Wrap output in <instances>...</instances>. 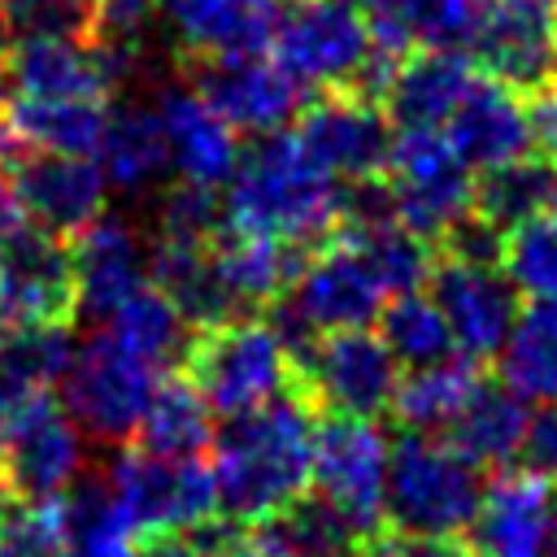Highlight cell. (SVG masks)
I'll return each instance as SVG.
<instances>
[{"mask_svg":"<svg viewBox=\"0 0 557 557\" xmlns=\"http://www.w3.org/2000/svg\"><path fill=\"white\" fill-rule=\"evenodd\" d=\"M318 426L296 396H274L248 413H235L213 440L218 509L239 522H261L305 496L313 479Z\"/></svg>","mask_w":557,"mask_h":557,"instance_id":"1","label":"cell"},{"mask_svg":"<svg viewBox=\"0 0 557 557\" xmlns=\"http://www.w3.org/2000/svg\"><path fill=\"white\" fill-rule=\"evenodd\" d=\"M348 213L344 183L326 174L292 131L261 135L252 152L239 157L222 196V226L270 235L283 244H305L335 231Z\"/></svg>","mask_w":557,"mask_h":557,"instance_id":"2","label":"cell"},{"mask_svg":"<svg viewBox=\"0 0 557 557\" xmlns=\"http://www.w3.org/2000/svg\"><path fill=\"white\" fill-rule=\"evenodd\" d=\"M270 57L305 91H383L392 57L348 0H292L278 9Z\"/></svg>","mask_w":557,"mask_h":557,"instance_id":"3","label":"cell"},{"mask_svg":"<svg viewBox=\"0 0 557 557\" xmlns=\"http://www.w3.org/2000/svg\"><path fill=\"white\" fill-rule=\"evenodd\" d=\"M296 352L283 326L261 318L209 322L187 344V383L213 413H248L287 392Z\"/></svg>","mask_w":557,"mask_h":557,"instance_id":"4","label":"cell"},{"mask_svg":"<svg viewBox=\"0 0 557 557\" xmlns=\"http://www.w3.org/2000/svg\"><path fill=\"white\" fill-rule=\"evenodd\" d=\"M157 383H161V366L135 352L131 344H122L104 326L78 348H70V361L57 379L61 409L74 418L83 435L104 444H131L139 435Z\"/></svg>","mask_w":557,"mask_h":557,"instance_id":"5","label":"cell"},{"mask_svg":"<svg viewBox=\"0 0 557 557\" xmlns=\"http://www.w3.org/2000/svg\"><path fill=\"white\" fill-rule=\"evenodd\" d=\"M479 496H483L479 466L457 444L431 431H409L400 444H392L387 496H383V518H392V527L457 535L470 527Z\"/></svg>","mask_w":557,"mask_h":557,"instance_id":"6","label":"cell"},{"mask_svg":"<svg viewBox=\"0 0 557 557\" xmlns=\"http://www.w3.org/2000/svg\"><path fill=\"white\" fill-rule=\"evenodd\" d=\"M387 209L413 235L435 239L453 235L474 213V170L457 157L444 131L435 126H400L387 144Z\"/></svg>","mask_w":557,"mask_h":557,"instance_id":"7","label":"cell"},{"mask_svg":"<svg viewBox=\"0 0 557 557\" xmlns=\"http://www.w3.org/2000/svg\"><path fill=\"white\" fill-rule=\"evenodd\" d=\"M104 483L144 540H178L218 513L213 470L200 457H170L135 444L113 457Z\"/></svg>","mask_w":557,"mask_h":557,"instance_id":"8","label":"cell"},{"mask_svg":"<svg viewBox=\"0 0 557 557\" xmlns=\"http://www.w3.org/2000/svg\"><path fill=\"white\" fill-rule=\"evenodd\" d=\"M387 287L383 278L370 270V261L361 257V248L335 226V235L326 239L322 252H313L309 261H300L292 287H287V305H283V322L296 335H326V331H348V326H370L379 318V309L387 305Z\"/></svg>","mask_w":557,"mask_h":557,"instance_id":"9","label":"cell"},{"mask_svg":"<svg viewBox=\"0 0 557 557\" xmlns=\"http://www.w3.org/2000/svg\"><path fill=\"white\" fill-rule=\"evenodd\" d=\"M392 444L370 418H331L313 440V487L318 500L352 531L370 535L383 522Z\"/></svg>","mask_w":557,"mask_h":557,"instance_id":"10","label":"cell"},{"mask_svg":"<svg viewBox=\"0 0 557 557\" xmlns=\"http://www.w3.org/2000/svg\"><path fill=\"white\" fill-rule=\"evenodd\" d=\"M300 383L335 418H374L392 409L400 361L370 326L326 331L313 335L309 348L300 352Z\"/></svg>","mask_w":557,"mask_h":557,"instance_id":"11","label":"cell"},{"mask_svg":"<svg viewBox=\"0 0 557 557\" xmlns=\"http://www.w3.org/2000/svg\"><path fill=\"white\" fill-rule=\"evenodd\" d=\"M431 296L453 331L457 352L483 361L496 357L505 344L513 318H518V292L505 278L496 257L461 252L453 248L440 265H431Z\"/></svg>","mask_w":557,"mask_h":557,"instance_id":"12","label":"cell"},{"mask_svg":"<svg viewBox=\"0 0 557 557\" xmlns=\"http://www.w3.org/2000/svg\"><path fill=\"white\" fill-rule=\"evenodd\" d=\"M470 57L479 74L513 91H540L557 78V0H483Z\"/></svg>","mask_w":557,"mask_h":557,"instance_id":"13","label":"cell"},{"mask_svg":"<svg viewBox=\"0 0 557 557\" xmlns=\"http://www.w3.org/2000/svg\"><path fill=\"white\" fill-rule=\"evenodd\" d=\"M292 135L326 174L357 187L383 174L387 144H392V131L374 109V96H361V91H322L313 104L296 113Z\"/></svg>","mask_w":557,"mask_h":557,"instance_id":"14","label":"cell"},{"mask_svg":"<svg viewBox=\"0 0 557 557\" xmlns=\"http://www.w3.org/2000/svg\"><path fill=\"white\" fill-rule=\"evenodd\" d=\"M83 474V431L48 396L22 409L0 435V479L13 496L52 500Z\"/></svg>","mask_w":557,"mask_h":557,"instance_id":"15","label":"cell"},{"mask_svg":"<svg viewBox=\"0 0 557 557\" xmlns=\"http://www.w3.org/2000/svg\"><path fill=\"white\" fill-rule=\"evenodd\" d=\"M9 96L44 100H109L126 74V52L91 39H17L4 52Z\"/></svg>","mask_w":557,"mask_h":557,"instance_id":"16","label":"cell"},{"mask_svg":"<svg viewBox=\"0 0 557 557\" xmlns=\"http://www.w3.org/2000/svg\"><path fill=\"white\" fill-rule=\"evenodd\" d=\"M9 196L26 222L70 239L104 213V174L96 157H65V152H35L9 165Z\"/></svg>","mask_w":557,"mask_h":557,"instance_id":"17","label":"cell"},{"mask_svg":"<svg viewBox=\"0 0 557 557\" xmlns=\"http://www.w3.org/2000/svg\"><path fill=\"white\" fill-rule=\"evenodd\" d=\"M74 313V257L61 235L17 222L0 252V322H65Z\"/></svg>","mask_w":557,"mask_h":557,"instance_id":"18","label":"cell"},{"mask_svg":"<svg viewBox=\"0 0 557 557\" xmlns=\"http://www.w3.org/2000/svg\"><path fill=\"white\" fill-rule=\"evenodd\" d=\"M196 87L235 135H257V139L296 122L305 104V87L270 52L213 61L205 65V78Z\"/></svg>","mask_w":557,"mask_h":557,"instance_id":"19","label":"cell"},{"mask_svg":"<svg viewBox=\"0 0 557 557\" xmlns=\"http://www.w3.org/2000/svg\"><path fill=\"white\" fill-rule=\"evenodd\" d=\"M440 131L448 135V144L457 148V157L470 170H479V174L535 152L527 96L513 91L509 83L487 78V74H474L470 78L466 96L457 100V109L448 113V122Z\"/></svg>","mask_w":557,"mask_h":557,"instance_id":"20","label":"cell"},{"mask_svg":"<svg viewBox=\"0 0 557 557\" xmlns=\"http://www.w3.org/2000/svg\"><path fill=\"white\" fill-rule=\"evenodd\" d=\"M553 522V483L535 470H505L483 487L479 509L470 518V540L479 557H544Z\"/></svg>","mask_w":557,"mask_h":557,"instance_id":"21","label":"cell"},{"mask_svg":"<svg viewBox=\"0 0 557 557\" xmlns=\"http://www.w3.org/2000/svg\"><path fill=\"white\" fill-rule=\"evenodd\" d=\"M165 148H170V174L187 187L218 191L239 165V135L218 117V109L200 96V87H170L152 104Z\"/></svg>","mask_w":557,"mask_h":557,"instance_id":"22","label":"cell"},{"mask_svg":"<svg viewBox=\"0 0 557 557\" xmlns=\"http://www.w3.org/2000/svg\"><path fill=\"white\" fill-rule=\"evenodd\" d=\"M278 22V0H161V26L191 61H231L265 52Z\"/></svg>","mask_w":557,"mask_h":557,"instance_id":"23","label":"cell"},{"mask_svg":"<svg viewBox=\"0 0 557 557\" xmlns=\"http://www.w3.org/2000/svg\"><path fill=\"white\" fill-rule=\"evenodd\" d=\"M74 239V309L104 322L126 296L148 283V244L109 213H100Z\"/></svg>","mask_w":557,"mask_h":557,"instance_id":"24","label":"cell"},{"mask_svg":"<svg viewBox=\"0 0 557 557\" xmlns=\"http://www.w3.org/2000/svg\"><path fill=\"white\" fill-rule=\"evenodd\" d=\"M209 261H213V283L226 318L283 300L300 270L296 244L248 235V231H218V239L209 244Z\"/></svg>","mask_w":557,"mask_h":557,"instance_id":"25","label":"cell"},{"mask_svg":"<svg viewBox=\"0 0 557 557\" xmlns=\"http://www.w3.org/2000/svg\"><path fill=\"white\" fill-rule=\"evenodd\" d=\"M479 70L457 48H413L400 61H392L383 78V100L396 117V126H444L457 100L466 96L470 78Z\"/></svg>","mask_w":557,"mask_h":557,"instance_id":"26","label":"cell"},{"mask_svg":"<svg viewBox=\"0 0 557 557\" xmlns=\"http://www.w3.org/2000/svg\"><path fill=\"white\" fill-rule=\"evenodd\" d=\"M387 57L413 48H466L483 0H348Z\"/></svg>","mask_w":557,"mask_h":557,"instance_id":"27","label":"cell"},{"mask_svg":"<svg viewBox=\"0 0 557 557\" xmlns=\"http://www.w3.org/2000/svg\"><path fill=\"white\" fill-rule=\"evenodd\" d=\"M70 348L65 322H0V435L57 387Z\"/></svg>","mask_w":557,"mask_h":557,"instance_id":"28","label":"cell"},{"mask_svg":"<svg viewBox=\"0 0 557 557\" xmlns=\"http://www.w3.org/2000/svg\"><path fill=\"white\" fill-rule=\"evenodd\" d=\"M109 104L104 100H44V96H9L0 104V122L9 144L35 152L96 157Z\"/></svg>","mask_w":557,"mask_h":557,"instance_id":"29","label":"cell"},{"mask_svg":"<svg viewBox=\"0 0 557 557\" xmlns=\"http://www.w3.org/2000/svg\"><path fill=\"white\" fill-rule=\"evenodd\" d=\"M96 165L109 187L117 191H148L170 174V148L157 122V109L148 104H126L109 109L100 144H96Z\"/></svg>","mask_w":557,"mask_h":557,"instance_id":"30","label":"cell"},{"mask_svg":"<svg viewBox=\"0 0 557 557\" xmlns=\"http://www.w3.org/2000/svg\"><path fill=\"white\" fill-rule=\"evenodd\" d=\"M496 370L500 387L522 405L557 400V305L531 300L518 309L505 344L496 348Z\"/></svg>","mask_w":557,"mask_h":557,"instance_id":"31","label":"cell"},{"mask_svg":"<svg viewBox=\"0 0 557 557\" xmlns=\"http://www.w3.org/2000/svg\"><path fill=\"white\" fill-rule=\"evenodd\" d=\"M483 374H479V361L466 357V352H453L444 361H431V366H413L409 374H400L396 383V396H392V409L400 413V422L409 431H448L453 418L466 409V400L479 392Z\"/></svg>","mask_w":557,"mask_h":557,"instance_id":"32","label":"cell"},{"mask_svg":"<svg viewBox=\"0 0 557 557\" xmlns=\"http://www.w3.org/2000/svg\"><path fill=\"white\" fill-rule=\"evenodd\" d=\"M65 553L70 557H135L144 535L109 492V483H74L61 492Z\"/></svg>","mask_w":557,"mask_h":557,"instance_id":"33","label":"cell"},{"mask_svg":"<svg viewBox=\"0 0 557 557\" xmlns=\"http://www.w3.org/2000/svg\"><path fill=\"white\" fill-rule=\"evenodd\" d=\"M527 405L492 383H479V392L466 400V409L448 426V444H457L474 466H500L522 448L527 435Z\"/></svg>","mask_w":557,"mask_h":557,"instance_id":"34","label":"cell"},{"mask_svg":"<svg viewBox=\"0 0 557 557\" xmlns=\"http://www.w3.org/2000/svg\"><path fill=\"white\" fill-rule=\"evenodd\" d=\"M553 200H557L553 165H544L535 152L518 157L509 165L483 170V178L474 183V218H483L492 231H509V226L553 209Z\"/></svg>","mask_w":557,"mask_h":557,"instance_id":"35","label":"cell"},{"mask_svg":"<svg viewBox=\"0 0 557 557\" xmlns=\"http://www.w3.org/2000/svg\"><path fill=\"white\" fill-rule=\"evenodd\" d=\"M213 409L187 379H161L139 422V444L170 457H200L213 440Z\"/></svg>","mask_w":557,"mask_h":557,"instance_id":"36","label":"cell"},{"mask_svg":"<svg viewBox=\"0 0 557 557\" xmlns=\"http://www.w3.org/2000/svg\"><path fill=\"white\" fill-rule=\"evenodd\" d=\"M352 531L322 500H292L287 509L257 522L261 557H352Z\"/></svg>","mask_w":557,"mask_h":557,"instance_id":"37","label":"cell"},{"mask_svg":"<svg viewBox=\"0 0 557 557\" xmlns=\"http://www.w3.org/2000/svg\"><path fill=\"white\" fill-rule=\"evenodd\" d=\"M379 335L383 344L392 348V357L400 366H431V361H444L457 352L453 344V331L435 305V296L426 292H396L387 296V305L379 309Z\"/></svg>","mask_w":557,"mask_h":557,"instance_id":"38","label":"cell"},{"mask_svg":"<svg viewBox=\"0 0 557 557\" xmlns=\"http://www.w3.org/2000/svg\"><path fill=\"white\" fill-rule=\"evenodd\" d=\"M496 261L518 296L557 305V213L544 209L500 235Z\"/></svg>","mask_w":557,"mask_h":557,"instance_id":"39","label":"cell"},{"mask_svg":"<svg viewBox=\"0 0 557 557\" xmlns=\"http://www.w3.org/2000/svg\"><path fill=\"white\" fill-rule=\"evenodd\" d=\"M104 331H113L122 344H131L157 366H165L174 352L187 348V318L161 287H152V278L104 318Z\"/></svg>","mask_w":557,"mask_h":557,"instance_id":"40","label":"cell"},{"mask_svg":"<svg viewBox=\"0 0 557 557\" xmlns=\"http://www.w3.org/2000/svg\"><path fill=\"white\" fill-rule=\"evenodd\" d=\"M0 557H65L61 496L52 500L13 496L0 513Z\"/></svg>","mask_w":557,"mask_h":557,"instance_id":"41","label":"cell"},{"mask_svg":"<svg viewBox=\"0 0 557 557\" xmlns=\"http://www.w3.org/2000/svg\"><path fill=\"white\" fill-rule=\"evenodd\" d=\"M0 30L17 39H87L96 30L91 0H4Z\"/></svg>","mask_w":557,"mask_h":557,"instance_id":"42","label":"cell"},{"mask_svg":"<svg viewBox=\"0 0 557 557\" xmlns=\"http://www.w3.org/2000/svg\"><path fill=\"white\" fill-rule=\"evenodd\" d=\"M91 17H96L91 35H100V44L131 52L161 17V0H91Z\"/></svg>","mask_w":557,"mask_h":557,"instance_id":"43","label":"cell"},{"mask_svg":"<svg viewBox=\"0 0 557 557\" xmlns=\"http://www.w3.org/2000/svg\"><path fill=\"white\" fill-rule=\"evenodd\" d=\"M357 557H466V548L457 544V535H431V531H370L366 548H357Z\"/></svg>","mask_w":557,"mask_h":557,"instance_id":"44","label":"cell"},{"mask_svg":"<svg viewBox=\"0 0 557 557\" xmlns=\"http://www.w3.org/2000/svg\"><path fill=\"white\" fill-rule=\"evenodd\" d=\"M518 453L527 457V470H535L557 487V400L540 405V413L527 418V435Z\"/></svg>","mask_w":557,"mask_h":557,"instance_id":"45","label":"cell"},{"mask_svg":"<svg viewBox=\"0 0 557 557\" xmlns=\"http://www.w3.org/2000/svg\"><path fill=\"white\" fill-rule=\"evenodd\" d=\"M170 557H261L257 544L235 540L226 531H187L178 540H170Z\"/></svg>","mask_w":557,"mask_h":557,"instance_id":"46","label":"cell"},{"mask_svg":"<svg viewBox=\"0 0 557 557\" xmlns=\"http://www.w3.org/2000/svg\"><path fill=\"white\" fill-rule=\"evenodd\" d=\"M22 222V209L13 205V196H9V187H0V252H4V235L13 231Z\"/></svg>","mask_w":557,"mask_h":557,"instance_id":"47","label":"cell"},{"mask_svg":"<svg viewBox=\"0 0 557 557\" xmlns=\"http://www.w3.org/2000/svg\"><path fill=\"white\" fill-rule=\"evenodd\" d=\"M544 557H557V522H553V535H548V548H544Z\"/></svg>","mask_w":557,"mask_h":557,"instance_id":"48","label":"cell"},{"mask_svg":"<svg viewBox=\"0 0 557 557\" xmlns=\"http://www.w3.org/2000/svg\"><path fill=\"white\" fill-rule=\"evenodd\" d=\"M9 500H13V492H9V487H4V479H0V513H4V505H9Z\"/></svg>","mask_w":557,"mask_h":557,"instance_id":"49","label":"cell"},{"mask_svg":"<svg viewBox=\"0 0 557 557\" xmlns=\"http://www.w3.org/2000/svg\"><path fill=\"white\" fill-rule=\"evenodd\" d=\"M9 157V135H4V122H0V161Z\"/></svg>","mask_w":557,"mask_h":557,"instance_id":"50","label":"cell"},{"mask_svg":"<svg viewBox=\"0 0 557 557\" xmlns=\"http://www.w3.org/2000/svg\"><path fill=\"white\" fill-rule=\"evenodd\" d=\"M553 183H557V165H553Z\"/></svg>","mask_w":557,"mask_h":557,"instance_id":"51","label":"cell"},{"mask_svg":"<svg viewBox=\"0 0 557 557\" xmlns=\"http://www.w3.org/2000/svg\"><path fill=\"white\" fill-rule=\"evenodd\" d=\"M0 4H4V0H0Z\"/></svg>","mask_w":557,"mask_h":557,"instance_id":"52","label":"cell"}]
</instances>
